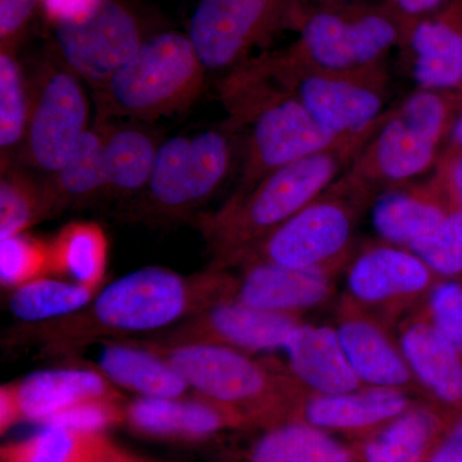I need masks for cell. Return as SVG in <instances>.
Listing matches in <instances>:
<instances>
[{"mask_svg": "<svg viewBox=\"0 0 462 462\" xmlns=\"http://www.w3.org/2000/svg\"><path fill=\"white\" fill-rule=\"evenodd\" d=\"M231 273L209 266L182 276L152 266L136 270L98 291L89 305L56 320L26 324L12 342H38L51 351H69L102 337L165 329L206 307L230 300Z\"/></svg>", "mask_w": 462, "mask_h": 462, "instance_id": "obj_1", "label": "cell"}, {"mask_svg": "<svg viewBox=\"0 0 462 462\" xmlns=\"http://www.w3.org/2000/svg\"><path fill=\"white\" fill-rule=\"evenodd\" d=\"M379 126L282 166L248 190L231 194L214 214L200 216L197 225L214 258L211 264L230 263L321 196L348 170Z\"/></svg>", "mask_w": 462, "mask_h": 462, "instance_id": "obj_2", "label": "cell"}, {"mask_svg": "<svg viewBox=\"0 0 462 462\" xmlns=\"http://www.w3.org/2000/svg\"><path fill=\"white\" fill-rule=\"evenodd\" d=\"M231 132L245 129V154L236 190L243 193L275 170L340 142L319 126L291 91L257 60L230 71L220 88Z\"/></svg>", "mask_w": 462, "mask_h": 462, "instance_id": "obj_3", "label": "cell"}, {"mask_svg": "<svg viewBox=\"0 0 462 462\" xmlns=\"http://www.w3.org/2000/svg\"><path fill=\"white\" fill-rule=\"evenodd\" d=\"M143 346L161 356L200 396L236 410L249 422L273 427L294 420L306 394L284 365L254 360L229 346L151 342Z\"/></svg>", "mask_w": 462, "mask_h": 462, "instance_id": "obj_4", "label": "cell"}, {"mask_svg": "<svg viewBox=\"0 0 462 462\" xmlns=\"http://www.w3.org/2000/svg\"><path fill=\"white\" fill-rule=\"evenodd\" d=\"M462 114V93L416 89L361 149L346 173L376 193L415 181L436 169L443 143Z\"/></svg>", "mask_w": 462, "mask_h": 462, "instance_id": "obj_5", "label": "cell"}, {"mask_svg": "<svg viewBox=\"0 0 462 462\" xmlns=\"http://www.w3.org/2000/svg\"><path fill=\"white\" fill-rule=\"evenodd\" d=\"M378 196L345 172L254 247L217 267L254 260L291 269L343 272L354 257L361 217Z\"/></svg>", "mask_w": 462, "mask_h": 462, "instance_id": "obj_6", "label": "cell"}, {"mask_svg": "<svg viewBox=\"0 0 462 462\" xmlns=\"http://www.w3.org/2000/svg\"><path fill=\"white\" fill-rule=\"evenodd\" d=\"M206 74L189 38L161 33L97 89L100 115L154 121L180 114L202 94Z\"/></svg>", "mask_w": 462, "mask_h": 462, "instance_id": "obj_7", "label": "cell"}, {"mask_svg": "<svg viewBox=\"0 0 462 462\" xmlns=\"http://www.w3.org/2000/svg\"><path fill=\"white\" fill-rule=\"evenodd\" d=\"M257 60L336 141H348L372 132L387 115L389 78L385 66L331 71L306 65L284 51Z\"/></svg>", "mask_w": 462, "mask_h": 462, "instance_id": "obj_8", "label": "cell"}, {"mask_svg": "<svg viewBox=\"0 0 462 462\" xmlns=\"http://www.w3.org/2000/svg\"><path fill=\"white\" fill-rule=\"evenodd\" d=\"M300 38L287 56L331 71H361L385 66L400 47L403 26L385 5H333L297 17Z\"/></svg>", "mask_w": 462, "mask_h": 462, "instance_id": "obj_9", "label": "cell"}, {"mask_svg": "<svg viewBox=\"0 0 462 462\" xmlns=\"http://www.w3.org/2000/svg\"><path fill=\"white\" fill-rule=\"evenodd\" d=\"M229 127L160 143L144 197L148 216L176 218L190 215L220 189L234 158Z\"/></svg>", "mask_w": 462, "mask_h": 462, "instance_id": "obj_10", "label": "cell"}, {"mask_svg": "<svg viewBox=\"0 0 462 462\" xmlns=\"http://www.w3.org/2000/svg\"><path fill=\"white\" fill-rule=\"evenodd\" d=\"M346 270V297L391 328L421 307L439 281L409 248L383 240L356 251Z\"/></svg>", "mask_w": 462, "mask_h": 462, "instance_id": "obj_11", "label": "cell"}, {"mask_svg": "<svg viewBox=\"0 0 462 462\" xmlns=\"http://www.w3.org/2000/svg\"><path fill=\"white\" fill-rule=\"evenodd\" d=\"M33 81L23 156L29 165L53 175L89 130V105L83 85L69 69H41Z\"/></svg>", "mask_w": 462, "mask_h": 462, "instance_id": "obj_12", "label": "cell"}, {"mask_svg": "<svg viewBox=\"0 0 462 462\" xmlns=\"http://www.w3.org/2000/svg\"><path fill=\"white\" fill-rule=\"evenodd\" d=\"M56 35L67 69L96 90L143 44L134 18L112 0H97L83 17L60 21Z\"/></svg>", "mask_w": 462, "mask_h": 462, "instance_id": "obj_13", "label": "cell"}, {"mask_svg": "<svg viewBox=\"0 0 462 462\" xmlns=\"http://www.w3.org/2000/svg\"><path fill=\"white\" fill-rule=\"evenodd\" d=\"M279 8L278 0H202L191 17L189 41L207 72L243 65Z\"/></svg>", "mask_w": 462, "mask_h": 462, "instance_id": "obj_14", "label": "cell"}, {"mask_svg": "<svg viewBox=\"0 0 462 462\" xmlns=\"http://www.w3.org/2000/svg\"><path fill=\"white\" fill-rule=\"evenodd\" d=\"M303 322L302 316L264 311L236 300L206 307L154 345H216L254 354L282 348L289 334Z\"/></svg>", "mask_w": 462, "mask_h": 462, "instance_id": "obj_15", "label": "cell"}, {"mask_svg": "<svg viewBox=\"0 0 462 462\" xmlns=\"http://www.w3.org/2000/svg\"><path fill=\"white\" fill-rule=\"evenodd\" d=\"M337 309L334 330L365 387L396 389L424 400L392 328L346 296Z\"/></svg>", "mask_w": 462, "mask_h": 462, "instance_id": "obj_16", "label": "cell"}, {"mask_svg": "<svg viewBox=\"0 0 462 462\" xmlns=\"http://www.w3.org/2000/svg\"><path fill=\"white\" fill-rule=\"evenodd\" d=\"M217 267V266H216ZM230 267L231 298L264 311L302 316L325 305L336 291L339 273L300 270L247 260Z\"/></svg>", "mask_w": 462, "mask_h": 462, "instance_id": "obj_17", "label": "cell"}, {"mask_svg": "<svg viewBox=\"0 0 462 462\" xmlns=\"http://www.w3.org/2000/svg\"><path fill=\"white\" fill-rule=\"evenodd\" d=\"M121 400L102 373L85 369L42 370L0 391L2 430L18 419L44 424L57 413L89 401Z\"/></svg>", "mask_w": 462, "mask_h": 462, "instance_id": "obj_18", "label": "cell"}, {"mask_svg": "<svg viewBox=\"0 0 462 462\" xmlns=\"http://www.w3.org/2000/svg\"><path fill=\"white\" fill-rule=\"evenodd\" d=\"M400 48L416 89L462 93V0L407 27Z\"/></svg>", "mask_w": 462, "mask_h": 462, "instance_id": "obj_19", "label": "cell"}, {"mask_svg": "<svg viewBox=\"0 0 462 462\" xmlns=\"http://www.w3.org/2000/svg\"><path fill=\"white\" fill-rule=\"evenodd\" d=\"M419 400L406 392L375 387L338 394H305L294 420L357 442L382 430Z\"/></svg>", "mask_w": 462, "mask_h": 462, "instance_id": "obj_20", "label": "cell"}, {"mask_svg": "<svg viewBox=\"0 0 462 462\" xmlns=\"http://www.w3.org/2000/svg\"><path fill=\"white\" fill-rule=\"evenodd\" d=\"M396 328L398 343L424 400L452 415L462 413V354L419 309Z\"/></svg>", "mask_w": 462, "mask_h": 462, "instance_id": "obj_21", "label": "cell"}, {"mask_svg": "<svg viewBox=\"0 0 462 462\" xmlns=\"http://www.w3.org/2000/svg\"><path fill=\"white\" fill-rule=\"evenodd\" d=\"M455 200L436 171L425 182H409L382 191L372 205V224L379 240L409 248L430 236Z\"/></svg>", "mask_w": 462, "mask_h": 462, "instance_id": "obj_22", "label": "cell"}, {"mask_svg": "<svg viewBox=\"0 0 462 462\" xmlns=\"http://www.w3.org/2000/svg\"><path fill=\"white\" fill-rule=\"evenodd\" d=\"M282 349L288 372L306 394H338L365 387L349 366L334 327L300 322Z\"/></svg>", "mask_w": 462, "mask_h": 462, "instance_id": "obj_23", "label": "cell"}, {"mask_svg": "<svg viewBox=\"0 0 462 462\" xmlns=\"http://www.w3.org/2000/svg\"><path fill=\"white\" fill-rule=\"evenodd\" d=\"M455 416L430 401L419 400L352 447L360 462H428Z\"/></svg>", "mask_w": 462, "mask_h": 462, "instance_id": "obj_24", "label": "cell"}, {"mask_svg": "<svg viewBox=\"0 0 462 462\" xmlns=\"http://www.w3.org/2000/svg\"><path fill=\"white\" fill-rule=\"evenodd\" d=\"M99 369L109 382L143 397L181 398L189 389L161 356L139 345L106 343Z\"/></svg>", "mask_w": 462, "mask_h": 462, "instance_id": "obj_25", "label": "cell"}, {"mask_svg": "<svg viewBox=\"0 0 462 462\" xmlns=\"http://www.w3.org/2000/svg\"><path fill=\"white\" fill-rule=\"evenodd\" d=\"M103 129V162L107 191L116 197L143 193L147 188L160 143L139 126H107Z\"/></svg>", "mask_w": 462, "mask_h": 462, "instance_id": "obj_26", "label": "cell"}, {"mask_svg": "<svg viewBox=\"0 0 462 462\" xmlns=\"http://www.w3.org/2000/svg\"><path fill=\"white\" fill-rule=\"evenodd\" d=\"M249 462H360L354 447L305 421L273 425L252 448Z\"/></svg>", "mask_w": 462, "mask_h": 462, "instance_id": "obj_27", "label": "cell"}, {"mask_svg": "<svg viewBox=\"0 0 462 462\" xmlns=\"http://www.w3.org/2000/svg\"><path fill=\"white\" fill-rule=\"evenodd\" d=\"M51 215L72 205L105 196L107 191L103 162V129L97 124L84 134L69 161L45 185Z\"/></svg>", "mask_w": 462, "mask_h": 462, "instance_id": "obj_28", "label": "cell"}, {"mask_svg": "<svg viewBox=\"0 0 462 462\" xmlns=\"http://www.w3.org/2000/svg\"><path fill=\"white\" fill-rule=\"evenodd\" d=\"M108 243L98 225H67L50 243V273L98 291L107 267Z\"/></svg>", "mask_w": 462, "mask_h": 462, "instance_id": "obj_29", "label": "cell"}, {"mask_svg": "<svg viewBox=\"0 0 462 462\" xmlns=\"http://www.w3.org/2000/svg\"><path fill=\"white\" fill-rule=\"evenodd\" d=\"M3 462H130L100 433L45 427L20 445L3 449Z\"/></svg>", "mask_w": 462, "mask_h": 462, "instance_id": "obj_30", "label": "cell"}, {"mask_svg": "<svg viewBox=\"0 0 462 462\" xmlns=\"http://www.w3.org/2000/svg\"><path fill=\"white\" fill-rule=\"evenodd\" d=\"M98 291L71 282L41 278L14 289L9 310L18 320L38 324L75 314L89 305Z\"/></svg>", "mask_w": 462, "mask_h": 462, "instance_id": "obj_31", "label": "cell"}, {"mask_svg": "<svg viewBox=\"0 0 462 462\" xmlns=\"http://www.w3.org/2000/svg\"><path fill=\"white\" fill-rule=\"evenodd\" d=\"M30 89L16 58L8 51L0 54V148L2 162L23 145L29 123Z\"/></svg>", "mask_w": 462, "mask_h": 462, "instance_id": "obj_32", "label": "cell"}, {"mask_svg": "<svg viewBox=\"0 0 462 462\" xmlns=\"http://www.w3.org/2000/svg\"><path fill=\"white\" fill-rule=\"evenodd\" d=\"M51 215L44 187L23 172L5 171L0 181V239L25 233L27 227Z\"/></svg>", "mask_w": 462, "mask_h": 462, "instance_id": "obj_33", "label": "cell"}, {"mask_svg": "<svg viewBox=\"0 0 462 462\" xmlns=\"http://www.w3.org/2000/svg\"><path fill=\"white\" fill-rule=\"evenodd\" d=\"M126 416L136 430L149 436H193L194 406L191 400L142 396L127 406Z\"/></svg>", "mask_w": 462, "mask_h": 462, "instance_id": "obj_34", "label": "cell"}, {"mask_svg": "<svg viewBox=\"0 0 462 462\" xmlns=\"http://www.w3.org/2000/svg\"><path fill=\"white\" fill-rule=\"evenodd\" d=\"M436 273L438 279L462 276V207L449 209L442 223L430 236L416 240L409 247Z\"/></svg>", "mask_w": 462, "mask_h": 462, "instance_id": "obj_35", "label": "cell"}, {"mask_svg": "<svg viewBox=\"0 0 462 462\" xmlns=\"http://www.w3.org/2000/svg\"><path fill=\"white\" fill-rule=\"evenodd\" d=\"M50 273V243L25 233L0 239V282L16 289Z\"/></svg>", "mask_w": 462, "mask_h": 462, "instance_id": "obj_36", "label": "cell"}, {"mask_svg": "<svg viewBox=\"0 0 462 462\" xmlns=\"http://www.w3.org/2000/svg\"><path fill=\"white\" fill-rule=\"evenodd\" d=\"M419 310L434 329L462 354V276L437 281Z\"/></svg>", "mask_w": 462, "mask_h": 462, "instance_id": "obj_37", "label": "cell"}, {"mask_svg": "<svg viewBox=\"0 0 462 462\" xmlns=\"http://www.w3.org/2000/svg\"><path fill=\"white\" fill-rule=\"evenodd\" d=\"M120 400H96L76 404L44 422L45 427H60L80 433H100L123 419Z\"/></svg>", "mask_w": 462, "mask_h": 462, "instance_id": "obj_38", "label": "cell"}, {"mask_svg": "<svg viewBox=\"0 0 462 462\" xmlns=\"http://www.w3.org/2000/svg\"><path fill=\"white\" fill-rule=\"evenodd\" d=\"M434 171L442 178L452 199L462 207V149L449 145L438 161Z\"/></svg>", "mask_w": 462, "mask_h": 462, "instance_id": "obj_39", "label": "cell"}, {"mask_svg": "<svg viewBox=\"0 0 462 462\" xmlns=\"http://www.w3.org/2000/svg\"><path fill=\"white\" fill-rule=\"evenodd\" d=\"M447 0H387L385 7L398 18L404 30L416 21L430 16L445 5Z\"/></svg>", "mask_w": 462, "mask_h": 462, "instance_id": "obj_40", "label": "cell"}, {"mask_svg": "<svg viewBox=\"0 0 462 462\" xmlns=\"http://www.w3.org/2000/svg\"><path fill=\"white\" fill-rule=\"evenodd\" d=\"M428 462H462V413L449 422Z\"/></svg>", "mask_w": 462, "mask_h": 462, "instance_id": "obj_41", "label": "cell"}, {"mask_svg": "<svg viewBox=\"0 0 462 462\" xmlns=\"http://www.w3.org/2000/svg\"><path fill=\"white\" fill-rule=\"evenodd\" d=\"M36 0H0V33L5 39L26 23Z\"/></svg>", "mask_w": 462, "mask_h": 462, "instance_id": "obj_42", "label": "cell"}, {"mask_svg": "<svg viewBox=\"0 0 462 462\" xmlns=\"http://www.w3.org/2000/svg\"><path fill=\"white\" fill-rule=\"evenodd\" d=\"M45 7L57 23L83 17L96 5L97 0H44Z\"/></svg>", "mask_w": 462, "mask_h": 462, "instance_id": "obj_43", "label": "cell"}, {"mask_svg": "<svg viewBox=\"0 0 462 462\" xmlns=\"http://www.w3.org/2000/svg\"><path fill=\"white\" fill-rule=\"evenodd\" d=\"M451 145L452 147L462 149V114L456 121L454 130L451 134Z\"/></svg>", "mask_w": 462, "mask_h": 462, "instance_id": "obj_44", "label": "cell"}, {"mask_svg": "<svg viewBox=\"0 0 462 462\" xmlns=\"http://www.w3.org/2000/svg\"><path fill=\"white\" fill-rule=\"evenodd\" d=\"M325 5H346V2H348V0H325Z\"/></svg>", "mask_w": 462, "mask_h": 462, "instance_id": "obj_45", "label": "cell"}]
</instances>
